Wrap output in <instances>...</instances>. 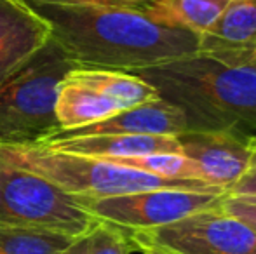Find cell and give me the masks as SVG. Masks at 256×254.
Listing matches in <instances>:
<instances>
[{"instance_id": "3", "label": "cell", "mask_w": 256, "mask_h": 254, "mask_svg": "<svg viewBox=\"0 0 256 254\" xmlns=\"http://www.w3.org/2000/svg\"><path fill=\"white\" fill-rule=\"evenodd\" d=\"M0 159L18 169L44 178L77 200L104 199L158 188H183L226 195L222 188L202 180H168L112 160L60 152L46 145H0Z\"/></svg>"}, {"instance_id": "21", "label": "cell", "mask_w": 256, "mask_h": 254, "mask_svg": "<svg viewBox=\"0 0 256 254\" xmlns=\"http://www.w3.org/2000/svg\"><path fill=\"white\" fill-rule=\"evenodd\" d=\"M228 195H256V139L253 143V155H251L250 167Z\"/></svg>"}, {"instance_id": "20", "label": "cell", "mask_w": 256, "mask_h": 254, "mask_svg": "<svg viewBox=\"0 0 256 254\" xmlns=\"http://www.w3.org/2000/svg\"><path fill=\"white\" fill-rule=\"evenodd\" d=\"M34 3H63V5H100L118 7V9L145 10L155 0H28Z\"/></svg>"}, {"instance_id": "15", "label": "cell", "mask_w": 256, "mask_h": 254, "mask_svg": "<svg viewBox=\"0 0 256 254\" xmlns=\"http://www.w3.org/2000/svg\"><path fill=\"white\" fill-rule=\"evenodd\" d=\"M230 0H155L145 9L148 16L172 26L204 33L220 17Z\"/></svg>"}, {"instance_id": "14", "label": "cell", "mask_w": 256, "mask_h": 254, "mask_svg": "<svg viewBox=\"0 0 256 254\" xmlns=\"http://www.w3.org/2000/svg\"><path fill=\"white\" fill-rule=\"evenodd\" d=\"M122 112L115 103L103 98L96 91L63 78L56 98V119L60 131L77 129L100 122Z\"/></svg>"}, {"instance_id": "5", "label": "cell", "mask_w": 256, "mask_h": 254, "mask_svg": "<svg viewBox=\"0 0 256 254\" xmlns=\"http://www.w3.org/2000/svg\"><path fill=\"white\" fill-rule=\"evenodd\" d=\"M98 223L75 197L48 180L0 159V225L42 228L70 237L86 235Z\"/></svg>"}, {"instance_id": "1", "label": "cell", "mask_w": 256, "mask_h": 254, "mask_svg": "<svg viewBox=\"0 0 256 254\" xmlns=\"http://www.w3.org/2000/svg\"><path fill=\"white\" fill-rule=\"evenodd\" d=\"M28 3L49 23L52 40L75 68L136 73L199 52V33L160 23L145 10Z\"/></svg>"}, {"instance_id": "19", "label": "cell", "mask_w": 256, "mask_h": 254, "mask_svg": "<svg viewBox=\"0 0 256 254\" xmlns=\"http://www.w3.org/2000/svg\"><path fill=\"white\" fill-rule=\"evenodd\" d=\"M222 207L256 230V195H228L222 200Z\"/></svg>"}, {"instance_id": "6", "label": "cell", "mask_w": 256, "mask_h": 254, "mask_svg": "<svg viewBox=\"0 0 256 254\" xmlns=\"http://www.w3.org/2000/svg\"><path fill=\"white\" fill-rule=\"evenodd\" d=\"M136 242L180 254H256V230L228 214L222 204L150 230H128Z\"/></svg>"}, {"instance_id": "7", "label": "cell", "mask_w": 256, "mask_h": 254, "mask_svg": "<svg viewBox=\"0 0 256 254\" xmlns=\"http://www.w3.org/2000/svg\"><path fill=\"white\" fill-rule=\"evenodd\" d=\"M223 197L225 195L183 188H158L104 199L78 200V204L100 221H106L124 230H150L220 206Z\"/></svg>"}, {"instance_id": "2", "label": "cell", "mask_w": 256, "mask_h": 254, "mask_svg": "<svg viewBox=\"0 0 256 254\" xmlns=\"http://www.w3.org/2000/svg\"><path fill=\"white\" fill-rule=\"evenodd\" d=\"M131 75L182 112L185 131L256 139V59L232 63L196 52Z\"/></svg>"}, {"instance_id": "12", "label": "cell", "mask_w": 256, "mask_h": 254, "mask_svg": "<svg viewBox=\"0 0 256 254\" xmlns=\"http://www.w3.org/2000/svg\"><path fill=\"white\" fill-rule=\"evenodd\" d=\"M60 152L114 160L152 153H182L178 136L158 134H103L44 143Z\"/></svg>"}, {"instance_id": "18", "label": "cell", "mask_w": 256, "mask_h": 254, "mask_svg": "<svg viewBox=\"0 0 256 254\" xmlns=\"http://www.w3.org/2000/svg\"><path fill=\"white\" fill-rule=\"evenodd\" d=\"M89 254H131L134 246L129 232L106 221H100L88 232Z\"/></svg>"}, {"instance_id": "8", "label": "cell", "mask_w": 256, "mask_h": 254, "mask_svg": "<svg viewBox=\"0 0 256 254\" xmlns=\"http://www.w3.org/2000/svg\"><path fill=\"white\" fill-rule=\"evenodd\" d=\"M178 141L182 155L197 164L204 181L230 193L250 167L254 139L230 132L185 131Z\"/></svg>"}, {"instance_id": "17", "label": "cell", "mask_w": 256, "mask_h": 254, "mask_svg": "<svg viewBox=\"0 0 256 254\" xmlns=\"http://www.w3.org/2000/svg\"><path fill=\"white\" fill-rule=\"evenodd\" d=\"M112 162L168 178V180H202L199 167L196 162L186 159L182 153H152V155L129 157V159H114Z\"/></svg>"}, {"instance_id": "22", "label": "cell", "mask_w": 256, "mask_h": 254, "mask_svg": "<svg viewBox=\"0 0 256 254\" xmlns=\"http://www.w3.org/2000/svg\"><path fill=\"white\" fill-rule=\"evenodd\" d=\"M132 246H134V251H140L143 254H180V253H174L168 248H162V246H155V244H146V242H136L132 241Z\"/></svg>"}, {"instance_id": "16", "label": "cell", "mask_w": 256, "mask_h": 254, "mask_svg": "<svg viewBox=\"0 0 256 254\" xmlns=\"http://www.w3.org/2000/svg\"><path fill=\"white\" fill-rule=\"evenodd\" d=\"M75 239L42 228L0 225V254H60Z\"/></svg>"}, {"instance_id": "11", "label": "cell", "mask_w": 256, "mask_h": 254, "mask_svg": "<svg viewBox=\"0 0 256 254\" xmlns=\"http://www.w3.org/2000/svg\"><path fill=\"white\" fill-rule=\"evenodd\" d=\"M199 52L232 63L256 59V0H230L200 33Z\"/></svg>"}, {"instance_id": "23", "label": "cell", "mask_w": 256, "mask_h": 254, "mask_svg": "<svg viewBox=\"0 0 256 254\" xmlns=\"http://www.w3.org/2000/svg\"><path fill=\"white\" fill-rule=\"evenodd\" d=\"M60 254H89V241H88V234L77 237L63 253Z\"/></svg>"}, {"instance_id": "9", "label": "cell", "mask_w": 256, "mask_h": 254, "mask_svg": "<svg viewBox=\"0 0 256 254\" xmlns=\"http://www.w3.org/2000/svg\"><path fill=\"white\" fill-rule=\"evenodd\" d=\"M51 38L49 23L26 0H0V84L23 68Z\"/></svg>"}, {"instance_id": "10", "label": "cell", "mask_w": 256, "mask_h": 254, "mask_svg": "<svg viewBox=\"0 0 256 254\" xmlns=\"http://www.w3.org/2000/svg\"><path fill=\"white\" fill-rule=\"evenodd\" d=\"M182 132H185V119H183L182 112L172 105H169V103H166L164 99L157 98L154 101L122 110V112L115 113V115L108 117V119L89 124V126L58 131L46 143L103 134L178 136Z\"/></svg>"}, {"instance_id": "4", "label": "cell", "mask_w": 256, "mask_h": 254, "mask_svg": "<svg viewBox=\"0 0 256 254\" xmlns=\"http://www.w3.org/2000/svg\"><path fill=\"white\" fill-rule=\"evenodd\" d=\"M75 64L49 40L23 68L0 84V145H42L60 131L56 98Z\"/></svg>"}, {"instance_id": "13", "label": "cell", "mask_w": 256, "mask_h": 254, "mask_svg": "<svg viewBox=\"0 0 256 254\" xmlns=\"http://www.w3.org/2000/svg\"><path fill=\"white\" fill-rule=\"evenodd\" d=\"M66 78L80 84L110 99L120 110L143 105L157 99V92L152 85L131 73L110 70H92V68H74L66 73Z\"/></svg>"}]
</instances>
